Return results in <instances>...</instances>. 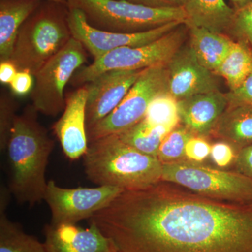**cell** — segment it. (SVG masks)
Masks as SVG:
<instances>
[{"instance_id":"obj_1","label":"cell","mask_w":252,"mask_h":252,"mask_svg":"<svg viewBox=\"0 0 252 252\" xmlns=\"http://www.w3.org/2000/svg\"><path fill=\"white\" fill-rule=\"evenodd\" d=\"M118 252H252V209L159 182L124 190L89 220Z\"/></svg>"},{"instance_id":"obj_2","label":"cell","mask_w":252,"mask_h":252,"mask_svg":"<svg viewBox=\"0 0 252 252\" xmlns=\"http://www.w3.org/2000/svg\"><path fill=\"white\" fill-rule=\"evenodd\" d=\"M37 113L32 104L16 115L6 149L8 188L18 203L31 207L44 200L46 167L55 145Z\"/></svg>"},{"instance_id":"obj_3","label":"cell","mask_w":252,"mask_h":252,"mask_svg":"<svg viewBox=\"0 0 252 252\" xmlns=\"http://www.w3.org/2000/svg\"><path fill=\"white\" fill-rule=\"evenodd\" d=\"M83 157L86 177L98 186L137 190L162 182L159 159L139 152L118 135L90 142Z\"/></svg>"},{"instance_id":"obj_4","label":"cell","mask_w":252,"mask_h":252,"mask_svg":"<svg viewBox=\"0 0 252 252\" xmlns=\"http://www.w3.org/2000/svg\"><path fill=\"white\" fill-rule=\"evenodd\" d=\"M69 8L85 14L94 27L120 33L150 31L172 22L185 24L187 14L179 8H158L128 0H67Z\"/></svg>"},{"instance_id":"obj_5","label":"cell","mask_w":252,"mask_h":252,"mask_svg":"<svg viewBox=\"0 0 252 252\" xmlns=\"http://www.w3.org/2000/svg\"><path fill=\"white\" fill-rule=\"evenodd\" d=\"M35 11L20 29L9 61L33 77L72 38L67 15L51 8Z\"/></svg>"},{"instance_id":"obj_6","label":"cell","mask_w":252,"mask_h":252,"mask_svg":"<svg viewBox=\"0 0 252 252\" xmlns=\"http://www.w3.org/2000/svg\"><path fill=\"white\" fill-rule=\"evenodd\" d=\"M188 28L180 25L157 40L138 46L118 48L79 69L72 78L73 85H86L100 74L112 70H142L167 65L183 46Z\"/></svg>"},{"instance_id":"obj_7","label":"cell","mask_w":252,"mask_h":252,"mask_svg":"<svg viewBox=\"0 0 252 252\" xmlns=\"http://www.w3.org/2000/svg\"><path fill=\"white\" fill-rule=\"evenodd\" d=\"M162 182L181 186L212 200L243 205L252 201V180L246 176L187 160L162 163Z\"/></svg>"},{"instance_id":"obj_8","label":"cell","mask_w":252,"mask_h":252,"mask_svg":"<svg viewBox=\"0 0 252 252\" xmlns=\"http://www.w3.org/2000/svg\"><path fill=\"white\" fill-rule=\"evenodd\" d=\"M168 76L167 65L144 69L119 105L100 122L86 128L89 143L121 133L141 122L151 102L168 92Z\"/></svg>"},{"instance_id":"obj_9","label":"cell","mask_w":252,"mask_h":252,"mask_svg":"<svg viewBox=\"0 0 252 252\" xmlns=\"http://www.w3.org/2000/svg\"><path fill=\"white\" fill-rule=\"evenodd\" d=\"M86 63L85 48L72 36L34 76L31 97L36 110L49 117H56L63 112L66 103L65 86Z\"/></svg>"},{"instance_id":"obj_10","label":"cell","mask_w":252,"mask_h":252,"mask_svg":"<svg viewBox=\"0 0 252 252\" xmlns=\"http://www.w3.org/2000/svg\"><path fill=\"white\" fill-rule=\"evenodd\" d=\"M124 191L122 189L109 186L63 188L54 180H49L44 200L51 210V223L77 224L81 220H90Z\"/></svg>"},{"instance_id":"obj_11","label":"cell","mask_w":252,"mask_h":252,"mask_svg":"<svg viewBox=\"0 0 252 252\" xmlns=\"http://www.w3.org/2000/svg\"><path fill=\"white\" fill-rule=\"evenodd\" d=\"M67 21L72 37L84 46L94 61L118 48L149 44L184 24L180 22H172L141 32H114L91 26L85 14L77 8H69Z\"/></svg>"},{"instance_id":"obj_12","label":"cell","mask_w":252,"mask_h":252,"mask_svg":"<svg viewBox=\"0 0 252 252\" xmlns=\"http://www.w3.org/2000/svg\"><path fill=\"white\" fill-rule=\"evenodd\" d=\"M142 70H112L86 84V128L107 117L122 102Z\"/></svg>"},{"instance_id":"obj_13","label":"cell","mask_w":252,"mask_h":252,"mask_svg":"<svg viewBox=\"0 0 252 252\" xmlns=\"http://www.w3.org/2000/svg\"><path fill=\"white\" fill-rule=\"evenodd\" d=\"M167 67L169 93L177 101L219 90L217 76L198 62L189 46H182Z\"/></svg>"},{"instance_id":"obj_14","label":"cell","mask_w":252,"mask_h":252,"mask_svg":"<svg viewBox=\"0 0 252 252\" xmlns=\"http://www.w3.org/2000/svg\"><path fill=\"white\" fill-rule=\"evenodd\" d=\"M86 102L87 89L84 85L67 95L62 116L52 127L63 152L72 160L84 157L89 147L86 124Z\"/></svg>"},{"instance_id":"obj_15","label":"cell","mask_w":252,"mask_h":252,"mask_svg":"<svg viewBox=\"0 0 252 252\" xmlns=\"http://www.w3.org/2000/svg\"><path fill=\"white\" fill-rule=\"evenodd\" d=\"M89 228L77 224L46 225L44 228L48 252H118L112 239L93 223Z\"/></svg>"},{"instance_id":"obj_16","label":"cell","mask_w":252,"mask_h":252,"mask_svg":"<svg viewBox=\"0 0 252 252\" xmlns=\"http://www.w3.org/2000/svg\"><path fill=\"white\" fill-rule=\"evenodd\" d=\"M228 106L226 94L220 90L181 99L180 124L194 135L209 137Z\"/></svg>"},{"instance_id":"obj_17","label":"cell","mask_w":252,"mask_h":252,"mask_svg":"<svg viewBox=\"0 0 252 252\" xmlns=\"http://www.w3.org/2000/svg\"><path fill=\"white\" fill-rule=\"evenodd\" d=\"M39 0H1L0 61H9L20 29L36 11Z\"/></svg>"},{"instance_id":"obj_18","label":"cell","mask_w":252,"mask_h":252,"mask_svg":"<svg viewBox=\"0 0 252 252\" xmlns=\"http://www.w3.org/2000/svg\"><path fill=\"white\" fill-rule=\"evenodd\" d=\"M190 46L198 62L214 72L223 62L234 44L231 36L205 28L187 26Z\"/></svg>"},{"instance_id":"obj_19","label":"cell","mask_w":252,"mask_h":252,"mask_svg":"<svg viewBox=\"0 0 252 252\" xmlns=\"http://www.w3.org/2000/svg\"><path fill=\"white\" fill-rule=\"evenodd\" d=\"M233 146L237 151L252 144V107L228 105L211 135Z\"/></svg>"},{"instance_id":"obj_20","label":"cell","mask_w":252,"mask_h":252,"mask_svg":"<svg viewBox=\"0 0 252 252\" xmlns=\"http://www.w3.org/2000/svg\"><path fill=\"white\" fill-rule=\"evenodd\" d=\"M183 9L187 17L186 26L223 34L228 33L235 13L224 0H186Z\"/></svg>"},{"instance_id":"obj_21","label":"cell","mask_w":252,"mask_h":252,"mask_svg":"<svg viewBox=\"0 0 252 252\" xmlns=\"http://www.w3.org/2000/svg\"><path fill=\"white\" fill-rule=\"evenodd\" d=\"M223 77L230 91L238 88L252 73V49L243 41L235 40L226 57L213 72Z\"/></svg>"},{"instance_id":"obj_22","label":"cell","mask_w":252,"mask_h":252,"mask_svg":"<svg viewBox=\"0 0 252 252\" xmlns=\"http://www.w3.org/2000/svg\"><path fill=\"white\" fill-rule=\"evenodd\" d=\"M0 252H48L45 245L0 212Z\"/></svg>"},{"instance_id":"obj_23","label":"cell","mask_w":252,"mask_h":252,"mask_svg":"<svg viewBox=\"0 0 252 252\" xmlns=\"http://www.w3.org/2000/svg\"><path fill=\"white\" fill-rule=\"evenodd\" d=\"M163 129L149 124L144 119L121 133V140L142 153L157 157L162 140L168 134Z\"/></svg>"},{"instance_id":"obj_24","label":"cell","mask_w":252,"mask_h":252,"mask_svg":"<svg viewBox=\"0 0 252 252\" xmlns=\"http://www.w3.org/2000/svg\"><path fill=\"white\" fill-rule=\"evenodd\" d=\"M144 119L154 127L170 132L180 124L178 101L169 91L159 94L149 104Z\"/></svg>"},{"instance_id":"obj_25","label":"cell","mask_w":252,"mask_h":252,"mask_svg":"<svg viewBox=\"0 0 252 252\" xmlns=\"http://www.w3.org/2000/svg\"><path fill=\"white\" fill-rule=\"evenodd\" d=\"M193 135L180 124L164 137L159 147L158 158L162 163L185 160L186 144Z\"/></svg>"},{"instance_id":"obj_26","label":"cell","mask_w":252,"mask_h":252,"mask_svg":"<svg viewBox=\"0 0 252 252\" xmlns=\"http://www.w3.org/2000/svg\"><path fill=\"white\" fill-rule=\"evenodd\" d=\"M228 33L236 38V41H243L252 49V2L235 10Z\"/></svg>"},{"instance_id":"obj_27","label":"cell","mask_w":252,"mask_h":252,"mask_svg":"<svg viewBox=\"0 0 252 252\" xmlns=\"http://www.w3.org/2000/svg\"><path fill=\"white\" fill-rule=\"evenodd\" d=\"M16 104L13 99L6 95L1 96L0 100V149L6 152L15 118Z\"/></svg>"},{"instance_id":"obj_28","label":"cell","mask_w":252,"mask_h":252,"mask_svg":"<svg viewBox=\"0 0 252 252\" xmlns=\"http://www.w3.org/2000/svg\"><path fill=\"white\" fill-rule=\"evenodd\" d=\"M211 147L206 137L192 136L186 144V160L194 163H202L210 157Z\"/></svg>"},{"instance_id":"obj_29","label":"cell","mask_w":252,"mask_h":252,"mask_svg":"<svg viewBox=\"0 0 252 252\" xmlns=\"http://www.w3.org/2000/svg\"><path fill=\"white\" fill-rule=\"evenodd\" d=\"M238 152L230 144L220 141L212 144L210 157L219 168H226L234 165Z\"/></svg>"},{"instance_id":"obj_30","label":"cell","mask_w":252,"mask_h":252,"mask_svg":"<svg viewBox=\"0 0 252 252\" xmlns=\"http://www.w3.org/2000/svg\"><path fill=\"white\" fill-rule=\"evenodd\" d=\"M226 94L228 105H245L252 107V73L238 88Z\"/></svg>"},{"instance_id":"obj_31","label":"cell","mask_w":252,"mask_h":252,"mask_svg":"<svg viewBox=\"0 0 252 252\" xmlns=\"http://www.w3.org/2000/svg\"><path fill=\"white\" fill-rule=\"evenodd\" d=\"M9 85L15 94L24 95L32 89L34 86V77L31 73L18 71Z\"/></svg>"},{"instance_id":"obj_32","label":"cell","mask_w":252,"mask_h":252,"mask_svg":"<svg viewBox=\"0 0 252 252\" xmlns=\"http://www.w3.org/2000/svg\"><path fill=\"white\" fill-rule=\"evenodd\" d=\"M234 167L235 171L252 180V144L238 152Z\"/></svg>"},{"instance_id":"obj_33","label":"cell","mask_w":252,"mask_h":252,"mask_svg":"<svg viewBox=\"0 0 252 252\" xmlns=\"http://www.w3.org/2000/svg\"><path fill=\"white\" fill-rule=\"evenodd\" d=\"M132 2L158 8H183L186 0H128Z\"/></svg>"},{"instance_id":"obj_34","label":"cell","mask_w":252,"mask_h":252,"mask_svg":"<svg viewBox=\"0 0 252 252\" xmlns=\"http://www.w3.org/2000/svg\"><path fill=\"white\" fill-rule=\"evenodd\" d=\"M18 72L17 68L10 61L0 63V81L1 84H11Z\"/></svg>"},{"instance_id":"obj_35","label":"cell","mask_w":252,"mask_h":252,"mask_svg":"<svg viewBox=\"0 0 252 252\" xmlns=\"http://www.w3.org/2000/svg\"><path fill=\"white\" fill-rule=\"evenodd\" d=\"M0 212H6L9 203L10 192L8 187L5 185L1 186V191H0Z\"/></svg>"},{"instance_id":"obj_36","label":"cell","mask_w":252,"mask_h":252,"mask_svg":"<svg viewBox=\"0 0 252 252\" xmlns=\"http://www.w3.org/2000/svg\"><path fill=\"white\" fill-rule=\"evenodd\" d=\"M233 4V9L235 10L241 9L252 2V0H230Z\"/></svg>"},{"instance_id":"obj_37","label":"cell","mask_w":252,"mask_h":252,"mask_svg":"<svg viewBox=\"0 0 252 252\" xmlns=\"http://www.w3.org/2000/svg\"><path fill=\"white\" fill-rule=\"evenodd\" d=\"M48 1H51L55 4L67 5V0H48Z\"/></svg>"},{"instance_id":"obj_38","label":"cell","mask_w":252,"mask_h":252,"mask_svg":"<svg viewBox=\"0 0 252 252\" xmlns=\"http://www.w3.org/2000/svg\"><path fill=\"white\" fill-rule=\"evenodd\" d=\"M246 205H248V206L251 207L252 209V201L250 202V203H249L248 204H246Z\"/></svg>"}]
</instances>
